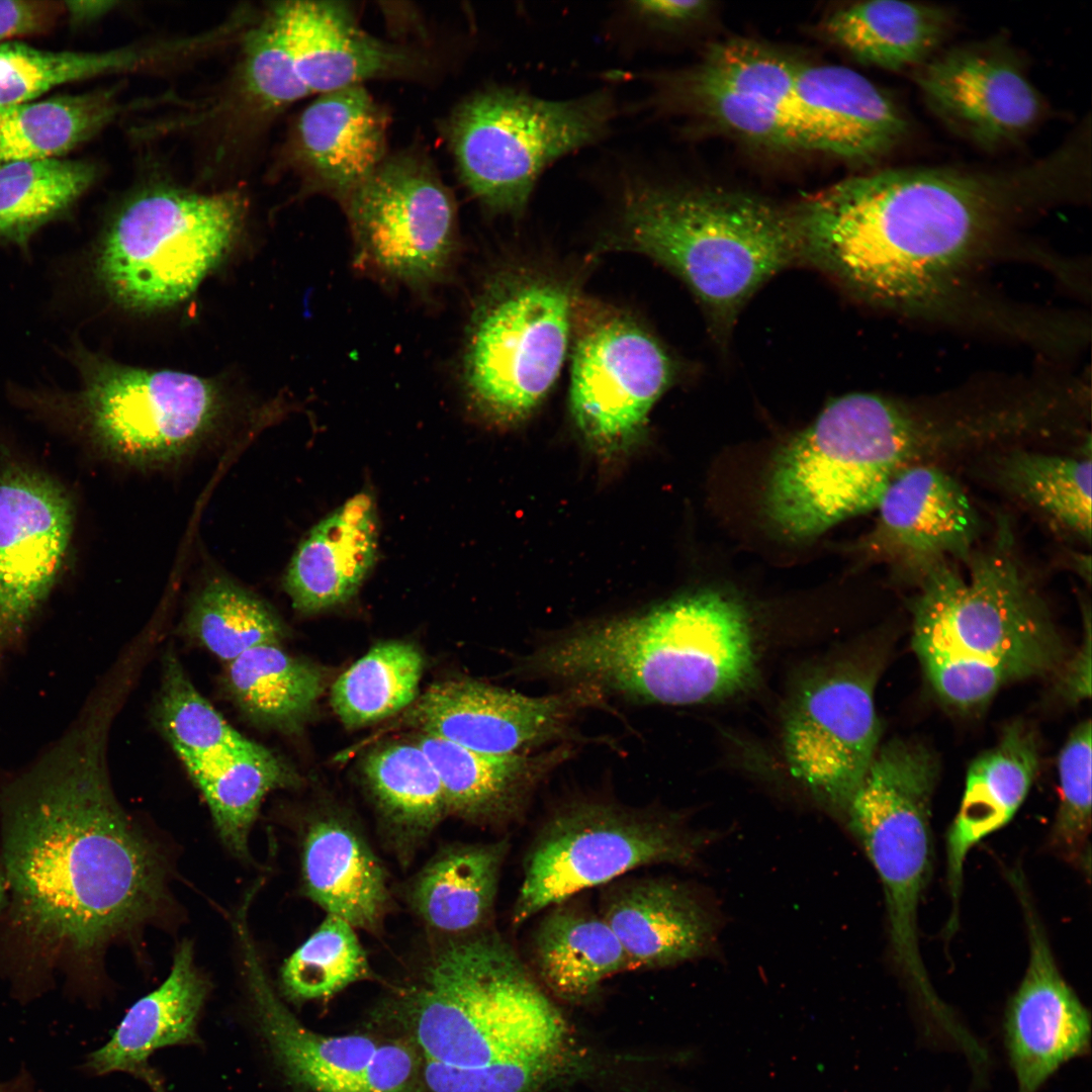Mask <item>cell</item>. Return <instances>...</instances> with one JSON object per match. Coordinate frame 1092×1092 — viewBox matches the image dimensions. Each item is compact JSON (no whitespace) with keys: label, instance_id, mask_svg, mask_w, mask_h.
<instances>
[{"label":"cell","instance_id":"1","mask_svg":"<svg viewBox=\"0 0 1092 1092\" xmlns=\"http://www.w3.org/2000/svg\"><path fill=\"white\" fill-rule=\"evenodd\" d=\"M111 713L92 700L29 766L0 774V973L22 1004L58 976L73 995L88 990L99 952L164 896L162 859L109 782Z\"/></svg>","mask_w":1092,"mask_h":1092},{"label":"cell","instance_id":"2","mask_svg":"<svg viewBox=\"0 0 1092 1092\" xmlns=\"http://www.w3.org/2000/svg\"><path fill=\"white\" fill-rule=\"evenodd\" d=\"M1046 182L1040 163L1008 173L907 167L851 177L793 210L802 260L875 303L947 313L965 272Z\"/></svg>","mask_w":1092,"mask_h":1092},{"label":"cell","instance_id":"3","mask_svg":"<svg viewBox=\"0 0 1092 1092\" xmlns=\"http://www.w3.org/2000/svg\"><path fill=\"white\" fill-rule=\"evenodd\" d=\"M936 568L911 603L912 647L936 695L970 710L1005 684L1057 670L1061 637L1016 551L1010 523L966 563Z\"/></svg>","mask_w":1092,"mask_h":1092},{"label":"cell","instance_id":"4","mask_svg":"<svg viewBox=\"0 0 1092 1092\" xmlns=\"http://www.w3.org/2000/svg\"><path fill=\"white\" fill-rule=\"evenodd\" d=\"M525 665L600 692L680 706L743 688L753 672L754 647L741 606L701 592L568 633L530 655Z\"/></svg>","mask_w":1092,"mask_h":1092},{"label":"cell","instance_id":"5","mask_svg":"<svg viewBox=\"0 0 1092 1092\" xmlns=\"http://www.w3.org/2000/svg\"><path fill=\"white\" fill-rule=\"evenodd\" d=\"M951 410L873 393L828 403L774 461L765 511L785 535L817 536L876 509L892 479L961 443Z\"/></svg>","mask_w":1092,"mask_h":1092},{"label":"cell","instance_id":"6","mask_svg":"<svg viewBox=\"0 0 1092 1092\" xmlns=\"http://www.w3.org/2000/svg\"><path fill=\"white\" fill-rule=\"evenodd\" d=\"M618 218L617 243L677 275L719 336L766 280L802 260L793 210L750 194L636 185Z\"/></svg>","mask_w":1092,"mask_h":1092},{"label":"cell","instance_id":"7","mask_svg":"<svg viewBox=\"0 0 1092 1092\" xmlns=\"http://www.w3.org/2000/svg\"><path fill=\"white\" fill-rule=\"evenodd\" d=\"M407 1005L426 1060L472 1068L567 1054L562 1015L491 932L440 946Z\"/></svg>","mask_w":1092,"mask_h":1092},{"label":"cell","instance_id":"8","mask_svg":"<svg viewBox=\"0 0 1092 1092\" xmlns=\"http://www.w3.org/2000/svg\"><path fill=\"white\" fill-rule=\"evenodd\" d=\"M938 765L918 743L879 749L845 814L883 886L891 949L927 1018L947 1005L931 984L920 950L918 910L932 866L930 805Z\"/></svg>","mask_w":1092,"mask_h":1092},{"label":"cell","instance_id":"9","mask_svg":"<svg viewBox=\"0 0 1092 1092\" xmlns=\"http://www.w3.org/2000/svg\"><path fill=\"white\" fill-rule=\"evenodd\" d=\"M575 300L566 280L532 268L490 280L472 312L462 360L467 394L481 413L516 422L545 398L565 359Z\"/></svg>","mask_w":1092,"mask_h":1092},{"label":"cell","instance_id":"10","mask_svg":"<svg viewBox=\"0 0 1092 1092\" xmlns=\"http://www.w3.org/2000/svg\"><path fill=\"white\" fill-rule=\"evenodd\" d=\"M614 113L606 92L547 100L492 88L462 101L447 129L465 186L487 209L516 215L542 172L604 135Z\"/></svg>","mask_w":1092,"mask_h":1092},{"label":"cell","instance_id":"11","mask_svg":"<svg viewBox=\"0 0 1092 1092\" xmlns=\"http://www.w3.org/2000/svg\"><path fill=\"white\" fill-rule=\"evenodd\" d=\"M236 192L159 188L122 206L99 244L95 275L117 302L158 309L187 298L218 263L241 226Z\"/></svg>","mask_w":1092,"mask_h":1092},{"label":"cell","instance_id":"12","mask_svg":"<svg viewBox=\"0 0 1092 1092\" xmlns=\"http://www.w3.org/2000/svg\"><path fill=\"white\" fill-rule=\"evenodd\" d=\"M700 840L670 818L599 802L555 812L532 844L512 922L566 902L634 869L691 863Z\"/></svg>","mask_w":1092,"mask_h":1092},{"label":"cell","instance_id":"13","mask_svg":"<svg viewBox=\"0 0 1092 1092\" xmlns=\"http://www.w3.org/2000/svg\"><path fill=\"white\" fill-rule=\"evenodd\" d=\"M78 404L96 443L135 466L162 465L193 450L215 427L223 398L210 381L179 371L120 365L79 351Z\"/></svg>","mask_w":1092,"mask_h":1092},{"label":"cell","instance_id":"14","mask_svg":"<svg viewBox=\"0 0 1092 1092\" xmlns=\"http://www.w3.org/2000/svg\"><path fill=\"white\" fill-rule=\"evenodd\" d=\"M344 203L359 267L412 289L447 274L457 244L456 206L426 160L385 158Z\"/></svg>","mask_w":1092,"mask_h":1092},{"label":"cell","instance_id":"15","mask_svg":"<svg viewBox=\"0 0 1092 1092\" xmlns=\"http://www.w3.org/2000/svg\"><path fill=\"white\" fill-rule=\"evenodd\" d=\"M571 333L572 419L590 443L621 445L639 433L670 386L673 361L635 320L602 303L575 300Z\"/></svg>","mask_w":1092,"mask_h":1092},{"label":"cell","instance_id":"16","mask_svg":"<svg viewBox=\"0 0 1092 1092\" xmlns=\"http://www.w3.org/2000/svg\"><path fill=\"white\" fill-rule=\"evenodd\" d=\"M68 495L38 471L0 472V673L51 594L71 540Z\"/></svg>","mask_w":1092,"mask_h":1092},{"label":"cell","instance_id":"17","mask_svg":"<svg viewBox=\"0 0 1092 1092\" xmlns=\"http://www.w3.org/2000/svg\"><path fill=\"white\" fill-rule=\"evenodd\" d=\"M872 674L853 670L807 686L784 726L787 762L814 795L845 812L878 751Z\"/></svg>","mask_w":1092,"mask_h":1092},{"label":"cell","instance_id":"18","mask_svg":"<svg viewBox=\"0 0 1092 1092\" xmlns=\"http://www.w3.org/2000/svg\"><path fill=\"white\" fill-rule=\"evenodd\" d=\"M874 529L861 541L869 558L918 587L939 566L967 563L975 551L980 519L960 483L931 463L899 472L883 493Z\"/></svg>","mask_w":1092,"mask_h":1092},{"label":"cell","instance_id":"19","mask_svg":"<svg viewBox=\"0 0 1092 1092\" xmlns=\"http://www.w3.org/2000/svg\"><path fill=\"white\" fill-rule=\"evenodd\" d=\"M600 692L576 685L559 694L532 697L473 679L432 685L404 720L421 733L495 755L528 751L565 735L577 711Z\"/></svg>","mask_w":1092,"mask_h":1092},{"label":"cell","instance_id":"20","mask_svg":"<svg viewBox=\"0 0 1092 1092\" xmlns=\"http://www.w3.org/2000/svg\"><path fill=\"white\" fill-rule=\"evenodd\" d=\"M799 63L747 39L714 44L687 81L703 114L754 144L813 150L799 119L794 85Z\"/></svg>","mask_w":1092,"mask_h":1092},{"label":"cell","instance_id":"21","mask_svg":"<svg viewBox=\"0 0 1092 1092\" xmlns=\"http://www.w3.org/2000/svg\"><path fill=\"white\" fill-rule=\"evenodd\" d=\"M915 82L938 117L986 149L1024 136L1043 111L1017 57L995 44L964 46L931 57L916 70Z\"/></svg>","mask_w":1092,"mask_h":1092},{"label":"cell","instance_id":"22","mask_svg":"<svg viewBox=\"0 0 1092 1092\" xmlns=\"http://www.w3.org/2000/svg\"><path fill=\"white\" fill-rule=\"evenodd\" d=\"M1028 933V963L1004 1020L1017 1092H1038L1062 1066L1090 1052L1091 1016L1062 976L1020 878L1014 880Z\"/></svg>","mask_w":1092,"mask_h":1092},{"label":"cell","instance_id":"23","mask_svg":"<svg viewBox=\"0 0 1092 1092\" xmlns=\"http://www.w3.org/2000/svg\"><path fill=\"white\" fill-rule=\"evenodd\" d=\"M794 93L813 150L869 162L892 150L908 131V120L894 100L852 69L799 63Z\"/></svg>","mask_w":1092,"mask_h":1092},{"label":"cell","instance_id":"24","mask_svg":"<svg viewBox=\"0 0 1092 1092\" xmlns=\"http://www.w3.org/2000/svg\"><path fill=\"white\" fill-rule=\"evenodd\" d=\"M245 900L235 926L243 950L255 1018L289 1080L307 1092H356L360 1075L379 1045L364 1034L324 1035L304 1025L275 994L247 923Z\"/></svg>","mask_w":1092,"mask_h":1092},{"label":"cell","instance_id":"25","mask_svg":"<svg viewBox=\"0 0 1092 1092\" xmlns=\"http://www.w3.org/2000/svg\"><path fill=\"white\" fill-rule=\"evenodd\" d=\"M274 9L308 95L411 73L417 66L406 50L362 30L345 3L287 1L275 4Z\"/></svg>","mask_w":1092,"mask_h":1092},{"label":"cell","instance_id":"26","mask_svg":"<svg viewBox=\"0 0 1092 1092\" xmlns=\"http://www.w3.org/2000/svg\"><path fill=\"white\" fill-rule=\"evenodd\" d=\"M621 943L630 969L673 966L712 946L714 925L700 900L665 879H641L613 887L601 914Z\"/></svg>","mask_w":1092,"mask_h":1092},{"label":"cell","instance_id":"27","mask_svg":"<svg viewBox=\"0 0 1092 1092\" xmlns=\"http://www.w3.org/2000/svg\"><path fill=\"white\" fill-rule=\"evenodd\" d=\"M387 118L362 85L321 94L301 113L296 155L313 180L345 202L385 160Z\"/></svg>","mask_w":1092,"mask_h":1092},{"label":"cell","instance_id":"28","mask_svg":"<svg viewBox=\"0 0 1092 1092\" xmlns=\"http://www.w3.org/2000/svg\"><path fill=\"white\" fill-rule=\"evenodd\" d=\"M1038 767L1033 732L1010 724L999 742L970 765L960 809L946 834V884L951 912L946 932L959 923L964 868L971 849L1005 826L1023 803Z\"/></svg>","mask_w":1092,"mask_h":1092},{"label":"cell","instance_id":"29","mask_svg":"<svg viewBox=\"0 0 1092 1092\" xmlns=\"http://www.w3.org/2000/svg\"><path fill=\"white\" fill-rule=\"evenodd\" d=\"M378 526L375 503L365 492L320 521L298 545L284 574L293 608L312 614L353 598L375 563Z\"/></svg>","mask_w":1092,"mask_h":1092},{"label":"cell","instance_id":"30","mask_svg":"<svg viewBox=\"0 0 1092 1092\" xmlns=\"http://www.w3.org/2000/svg\"><path fill=\"white\" fill-rule=\"evenodd\" d=\"M416 743L439 777L447 814L484 824L516 817L538 783L569 753L558 748L537 755H495L424 733Z\"/></svg>","mask_w":1092,"mask_h":1092},{"label":"cell","instance_id":"31","mask_svg":"<svg viewBox=\"0 0 1092 1092\" xmlns=\"http://www.w3.org/2000/svg\"><path fill=\"white\" fill-rule=\"evenodd\" d=\"M306 895L354 928L377 930L389 904L383 866L351 824L327 816L308 827L302 848Z\"/></svg>","mask_w":1092,"mask_h":1092},{"label":"cell","instance_id":"32","mask_svg":"<svg viewBox=\"0 0 1092 1092\" xmlns=\"http://www.w3.org/2000/svg\"><path fill=\"white\" fill-rule=\"evenodd\" d=\"M207 991L193 946L183 940L165 982L128 1009L110 1039L87 1057L85 1070L97 1076L129 1072L158 1049L194 1041Z\"/></svg>","mask_w":1092,"mask_h":1092},{"label":"cell","instance_id":"33","mask_svg":"<svg viewBox=\"0 0 1092 1092\" xmlns=\"http://www.w3.org/2000/svg\"><path fill=\"white\" fill-rule=\"evenodd\" d=\"M509 841L455 844L440 850L410 886L411 906L435 931L465 936L491 915Z\"/></svg>","mask_w":1092,"mask_h":1092},{"label":"cell","instance_id":"34","mask_svg":"<svg viewBox=\"0 0 1092 1092\" xmlns=\"http://www.w3.org/2000/svg\"><path fill=\"white\" fill-rule=\"evenodd\" d=\"M949 25L946 9L935 5L873 0L835 11L826 20L825 31L856 60L899 71L929 60Z\"/></svg>","mask_w":1092,"mask_h":1092},{"label":"cell","instance_id":"35","mask_svg":"<svg viewBox=\"0 0 1092 1092\" xmlns=\"http://www.w3.org/2000/svg\"><path fill=\"white\" fill-rule=\"evenodd\" d=\"M364 775L388 832L403 861L446 817L439 777L417 743H393L370 753Z\"/></svg>","mask_w":1092,"mask_h":1092},{"label":"cell","instance_id":"36","mask_svg":"<svg viewBox=\"0 0 1092 1092\" xmlns=\"http://www.w3.org/2000/svg\"><path fill=\"white\" fill-rule=\"evenodd\" d=\"M533 949L544 982L570 1000L589 996L604 980L630 969L603 917L580 907L554 906L537 928Z\"/></svg>","mask_w":1092,"mask_h":1092},{"label":"cell","instance_id":"37","mask_svg":"<svg viewBox=\"0 0 1092 1092\" xmlns=\"http://www.w3.org/2000/svg\"><path fill=\"white\" fill-rule=\"evenodd\" d=\"M228 695L257 726L293 731L313 710L326 686L324 672L279 644L256 646L226 663Z\"/></svg>","mask_w":1092,"mask_h":1092},{"label":"cell","instance_id":"38","mask_svg":"<svg viewBox=\"0 0 1092 1092\" xmlns=\"http://www.w3.org/2000/svg\"><path fill=\"white\" fill-rule=\"evenodd\" d=\"M121 110L113 90L30 101L0 110V166L58 159L112 121Z\"/></svg>","mask_w":1092,"mask_h":1092},{"label":"cell","instance_id":"39","mask_svg":"<svg viewBox=\"0 0 1092 1092\" xmlns=\"http://www.w3.org/2000/svg\"><path fill=\"white\" fill-rule=\"evenodd\" d=\"M188 774L202 793L220 838L240 857L248 856V836L264 798L297 784L293 769L258 743Z\"/></svg>","mask_w":1092,"mask_h":1092},{"label":"cell","instance_id":"40","mask_svg":"<svg viewBox=\"0 0 1092 1092\" xmlns=\"http://www.w3.org/2000/svg\"><path fill=\"white\" fill-rule=\"evenodd\" d=\"M95 167L58 159L0 166V241L25 249L32 235L62 216L92 185Z\"/></svg>","mask_w":1092,"mask_h":1092},{"label":"cell","instance_id":"41","mask_svg":"<svg viewBox=\"0 0 1092 1092\" xmlns=\"http://www.w3.org/2000/svg\"><path fill=\"white\" fill-rule=\"evenodd\" d=\"M176 49V48H174ZM170 47H130L106 52H52L25 43L0 44V110L33 101L71 82L139 69L169 57Z\"/></svg>","mask_w":1092,"mask_h":1092},{"label":"cell","instance_id":"42","mask_svg":"<svg viewBox=\"0 0 1092 1092\" xmlns=\"http://www.w3.org/2000/svg\"><path fill=\"white\" fill-rule=\"evenodd\" d=\"M423 668V656L414 645L379 643L335 680L332 708L347 728L390 717L417 700Z\"/></svg>","mask_w":1092,"mask_h":1092},{"label":"cell","instance_id":"43","mask_svg":"<svg viewBox=\"0 0 1092 1092\" xmlns=\"http://www.w3.org/2000/svg\"><path fill=\"white\" fill-rule=\"evenodd\" d=\"M186 633L229 663L246 651L284 638L268 604L224 575L210 576L195 593L184 619Z\"/></svg>","mask_w":1092,"mask_h":1092},{"label":"cell","instance_id":"44","mask_svg":"<svg viewBox=\"0 0 1092 1092\" xmlns=\"http://www.w3.org/2000/svg\"><path fill=\"white\" fill-rule=\"evenodd\" d=\"M1003 486L1083 540H1091V459L1013 451L1000 463Z\"/></svg>","mask_w":1092,"mask_h":1092},{"label":"cell","instance_id":"45","mask_svg":"<svg viewBox=\"0 0 1092 1092\" xmlns=\"http://www.w3.org/2000/svg\"><path fill=\"white\" fill-rule=\"evenodd\" d=\"M158 717L187 771L235 755L256 743L230 725L198 692L172 653L166 654L163 663Z\"/></svg>","mask_w":1092,"mask_h":1092},{"label":"cell","instance_id":"46","mask_svg":"<svg viewBox=\"0 0 1092 1092\" xmlns=\"http://www.w3.org/2000/svg\"><path fill=\"white\" fill-rule=\"evenodd\" d=\"M354 929L328 915L284 963L280 979L285 994L297 1001L323 999L369 978L371 969Z\"/></svg>","mask_w":1092,"mask_h":1092},{"label":"cell","instance_id":"47","mask_svg":"<svg viewBox=\"0 0 1092 1092\" xmlns=\"http://www.w3.org/2000/svg\"><path fill=\"white\" fill-rule=\"evenodd\" d=\"M1091 730L1090 720L1081 722L1061 750L1060 804L1051 833L1053 849L1084 870L1090 866Z\"/></svg>","mask_w":1092,"mask_h":1092},{"label":"cell","instance_id":"48","mask_svg":"<svg viewBox=\"0 0 1092 1092\" xmlns=\"http://www.w3.org/2000/svg\"><path fill=\"white\" fill-rule=\"evenodd\" d=\"M244 49L243 81L261 106L282 108L308 96L274 7L247 34Z\"/></svg>","mask_w":1092,"mask_h":1092},{"label":"cell","instance_id":"49","mask_svg":"<svg viewBox=\"0 0 1092 1092\" xmlns=\"http://www.w3.org/2000/svg\"><path fill=\"white\" fill-rule=\"evenodd\" d=\"M460 1068L424 1060V1083L432 1092H534L558 1076L566 1056Z\"/></svg>","mask_w":1092,"mask_h":1092},{"label":"cell","instance_id":"50","mask_svg":"<svg viewBox=\"0 0 1092 1092\" xmlns=\"http://www.w3.org/2000/svg\"><path fill=\"white\" fill-rule=\"evenodd\" d=\"M424 1061L413 1045L379 1043L362 1071L356 1092H420Z\"/></svg>","mask_w":1092,"mask_h":1092},{"label":"cell","instance_id":"51","mask_svg":"<svg viewBox=\"0 0 1092 1092\" xmlns=\"http://www.w3.org/2000/svg\"><path fill=\"white\" fill-rule=\"evenodd\" d=\"M63 12L62 2L0 0V44L47 31Z\"/></svg>","mask_w":1092,"mask_h":1092},{"label":"cell","instance_id":"52","mask_svg":"<svg viewBox=\"0 0 1092 1092\" xmlns=\"http://www.w3.org/2000/svg\"><path fill=\"white\" fill-rule=\"evenodd\" d=\"M1085 632L1081 646L1061 672L1060 695L1070 703H1079L1091 695V624L1086 614Z\"/></svg>","mask_w":1092,"mask_h":1092},{"label":"cell","instance_id":"53","mask_svg":"<svg viewBox=\"0 0 1092 1092\" xmlns=\"http://www.w3.org/2000/svg\"><path fill=\"white\" fill-rule=\"evenodd\" d=\"M641 17L659 24H676L696 19L709 9L702 0H644L632 2Z\"/></svg>","mask_w":1092,"mask_h":1092},{"label":"cell","instance_id":"54","mask_svg":"<svg viewBox=\"0 0 1092 1092\" xmlns=\"http://www.w3.org/2000/svg\"><path fill=\"white\" fill-rule=\"evenodd\" d=\"M65 11H67L71 19L75 22L89 21L96 18L113 6V2L108 1H69L64 2Z\"/></svg>","mask_w":1092,"mask_h":1092},{"label":"cell","instance_id":"55","mask_svg":"<svg viewBox=\"0 0 1092 1092\" xmlns=\"http://www.w3.org/2000/svg\"><path fill=\"white\" fill-rule=\"evenodd\" d=\"M0 1092H37L31 1075L21 1069L15 1076L0 1079Z\"/></svg>","mask_w":1092,"mask_h":1092},{"label":"cell","instance_id":"56","mask_svg":"<svg viewBox=\"0 0 1092 1092\" xmlns=\"http://www.w3.org/2000/svg\"><path fill=\"white\" fill-rule=\"evenodd\" d=\"M6 898H7L6 882H5V877H4L2 868L0 867V914L2 913V911L4 909V906L6 904Z\"/></svg>","mask_w":1092,"mask_h":1092}]
</instances>
